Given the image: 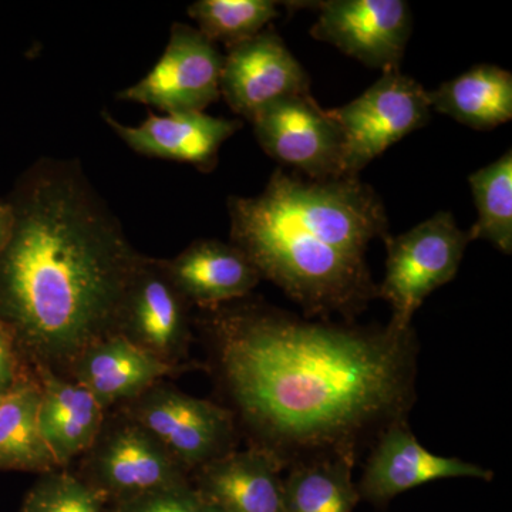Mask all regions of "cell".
Segmentation results:
<instances>
[{"label":"cell","mask_w":512,"mask_h":512,"mask_svg":"<svg viewBox=\"0 0 512 512\" xmlns=\"http://www.w3.org/2000/svg\"><path fill=\"white\" fill-rule=\"evenodd\" d=\"M211 311L229 396L282 467L303 457L355 461L362 440L406 420L416 394L413 328L316 322L264 305Z\"/></svg>","instance_id":"cell-1"},{"label":"cell","mask_w":512,"mask_h":512,"mask_svg":"<svg viewBox=\"0 0 512 512\" xmlns=\"http://www.w3.org/2000/svg\"><path fill=\"white\" fill-rule=\"evenodd\" d=\"M0 252V322L39 367L119 333L144 256L74 160L33 165Z\"/></svg>","instance_id":"cell-2"},{"label":"cell","mask_w":512,"mask_h":512,"mask_svg":"<svg viewBox=\"0 0 512 512\" xmlns=\"http://www.w3.org/2000/svg\"><path fill=\"white\" fill-rule=\"evenodd\" d=\"M231 244L308 316L350 319L377 298L366 254L389 237L382 198L357 177L313 181L276 168L256 197L228 200Z\"/></svg>","instance_id":"cell-3"},{"label":"cell","mask_w":512,"mask_h":512,"mask_svg":"<svg viewBox=\"0 0 512 512\" xmlns=\"http://www.w3.org/2000/svg\"><path fill=\"white\" fill-rule=\"evenodd\" d=\"M470 242L450 211L436 212L410 231L386 238V275L377 298L392 306L390 328L412 329L414 313L427 296L453 281Z\"/></svg>","instance_id":"cell-4"},{"label":"cell","mask_w":512,"mask_h":512,"mask_svg":"<svg viewBox=\"0 0 512 512\" xmlns=\"http://www.w3.org/2000/svg\"><path fill=\"white\" fill-rule=\"evenodd\" d=\"M429 92L400 69L383 76L346 106L329 110L345 140V177L357 174L430 120Z\"/></svg>","instance_id":"cell-5"},{"label":"cell","mask_w":512,"mask_h":512,"mask_svg":"<svg viewBox=\"0 0 512 512\" xmlns=\"http://www.w3.org/2000/svg\"><path fill=\"white\" fill-rule=\"evenodd\" d=\"M252 124L259 146L279 164L308 180L346 178L342 130L311 93L278 101Z\"/></svg>","instance_id":"cell-6"},{"label":"cell","mask_w":512,"mask_h":512,"mask_svg":"<svg viewBox=\"0 0 512 512\" xmlns=\"http://www.w3.org/2000/svg\"><path fill=\"white\" fill-rule=\"evenodd\" d=\"M224 55L200 30L174 23L163 56L140 82L117 94L164 113L204 111L221 97Z\"/></svg>","instance_id":"cell-7"},{"label":"cell","mask_w":512,"mask_h":512,"mask_svg":"<svg viewBox=\"0 0 512 512\" xmlns=\"http://www.w3.org/2000/svg\"><path fill=\"white\" fill-rule=\"evenodd\" d=\"M311 35L372 69H400L412 35V12L403 0H326Z\"/></svg>","instance_id":"cell-8"},{"label":"cell","mask_w":512,"mask_h":512,"mask_svg":"<svg viewBox=\"0 0 512 512\" xmlns=\"http://www.w3.org/2000/svg\"><path fill=\"white\" fill-rule=\"evenodd\" d=\"M309 84L301 62L271 26L224 55L221 97L251 123L278 101L309 93Z\"/></svg>","instance_id":"cell-9"},{"label":"cell","mask_w":512,"mask_h":512,"mask_svg":"<svg viewBox=\"0 0 512 512\" xmlns=\"http://www.w3.org/2000/svg\"><path fill=\"white\" fill-rule=\"evenodd\" d=\"M137 423L160 441L181 467L201 468L232 451V413L178 390L148 393L138 407Z\"/></svg>","instance_id":"cell-10"},{"label":"cell","mask_w":512,"mask_h":512,"mask_svg":"<svg viewBox=\"0 0 512 512\" xmlns=\"http://www.w3.org/2000/svg\"><path fill=\"white\" fill-rule=\"evenodd\" d=\"M494 473L461 458L441 457L421 446L407 420L390 424L375 446L357 484L360 500L382 507L413 488L448 478L491 481Z\"/></svg>","instance_id":"cell-11"},{"label":"cell","mask_w":512,"mask_h":512,"mask_svg":"<svg viewBox=\"0 0 512 512\" xmlns=\"http://www.w3.org/2000/svg\"><path fill=\"white\" fill-rule=\"evenodd\" d=\"M103 120L140 156L180 161L211 173L225 141L242 127L239 120L214 117L204 111L150 113L140 126H126L103 111Z\"/></svg>","instance_id":"cell-12"},{"label":"cell","mask_w":512,"mask_h":512,"mask_svg":"<svg viewBox=\"0 0 512 512\" xmlns=\"http://www.w3.org/2000/svg\"><path fill=\"white\" fill-rule=\"evenodd\" d=\"M187 306L163 261L144 256L124 302L119 333L174 365L190 338Z\"/></svg>","instance_id":"cell-13"},{"label":"cell","mask_w":512,"mask_h":512,"mask_svg":"<svg viewBox=\"0 0 512 512\" xmlns=\"http://www.w3.org/2000/svg\"><path fill=\"white\" fill-rule=\"evenodd\" d=\"M163 265L185 301L205 309L245 298L262 279L241 249L217 239L192 242Z\"/></svg>","instance_id":"cell-14"},{"label":"cell","mask_w":512,"mask_h":512,"mask_svg":"<svg viewBox=\"0 0 512 512\" xmlns=\"http://www.w3.org/2000/svg\"><path fill=\"white\" fill-rule=\"evenodd\" d=\"M282 464L268 451H231L201 467L198 488L221 512H286Z\"/></svg>","instance_id":"cell-15"},{"label":"cell","mask_w":512,"mask_h":512,"mask_svg":"<svg viewBox=\"0 0 512 512\" xmlns=\"http://www.w3.org/2000/svg\"><path fill=\"white\" fill-rule=\"evenodd\" d=\"M77 383L103 407L136 399L174 372L165 362L121 333L94 343L73 362Z\"/></svg>","instance_id":"cell-16"},{"label":"cell","mask_w":512,"mask_h":512,"mask_svg":"<svg viewBox=\"0 0 512 512\" xmlns=\"http://www.w3.org/2000/svg\"><path fill=\"white\" fill-rule=\"evenodd\" d=\"M96 470L107 490L128 500L185 484L183 467L138 423L111 433L97 453Z\"/></svg>","instance_id":"cell-17"},{"label":"cell","mask_w":512,"mask_h":512,"mask_svg":"<svg viewBox=\"0 0 512 512\" xmlns=\"http://www.w3.org/2000/svg\"><path fill=\"white\" fill-rule=\"evenodd\" d=\"M39 427L56 466L89 450L103 426V410L80 383L66 382L40 367Z\"/></svg>","instance_id":"cell-18"},{"label":"cell","mask_w":512,"mask_h":512,"mask_svg":"<svg viewBox=\"0 0 512 512\" xmlns=\"http://www.w3.org/2000/svg\"><path fill=\"white\" fill-rule=\"evenodd\" d=\"M431 110L457 123L488 131L512 119V74L495 64H477L429 92Z\"/></svg>","instance_id":"cell-19"},{"label":"cell","mask_w":512,"mask_h":512,"mask_svg":"<svg viewBox=\"0 0 512 512\" xmlns=\"http://www.w3.org/2000/svg\"><path fill=\"white\" fill-rule=\"evenodd\" d=\"M42 390L19 380L0 399V470L52 473L56 463L39 427Z\"/></svg>","instance_id":"cell-20"},{"label":"cell","mask_w":512,"mask_h":512,"mask_svg":"<svg viewBox=\"0 0 512 512\" xmlns=\"http://www.w3.org/2000/svg\"><path fill=\"white\" fill-rule=\"evenodd\" d=\"M353 463L342 457L318 458L292 466L284 480L286 512H353L360 501Z\"/></svg>","instance_id":"cell-21"},{"label":"cell","mask_w":512,"mask_h":512,"mask_svg":"<svg viewBox=\"0 0 512 512\" xmlns=\"http://www.w3.org/2000/svg\"><path fill=\"white\" fill-rule=\"evenodd\" d=\"M478 218L471 241L485 239L505 255L512 254V151L468 177Z\"/></svg>","instance_id":"cell-22"},{"label":"cell","mask_w":512,"mask_h":512,"mask_svg":"<svg viewBox=\"0 0 512 512\" xmlns=\"http://www.w3.org/2000/svg\"><path fill=\"white\" fill-rule=\"evenodd\" d=\"M278 6L274 0H198L188 15L208 40L229 49L269 28L279 18Z\"/></svg>","instance_id":"cell-23"},{"label":"cell","mask_w":512,"mask_h":512,"mask_svg":"<svg viewBox=\"0 0 512 512\" xmlns=\"http://www.w3.org/2000/svg\"><path fill=\"white\" fill-rule=\"evenodd\" d=\"M20 512H101L99 498L69 474H52L36 484Z\"/></svg>","instance_id":"cell-24"},{"label":"cell","mask_w":512,"mask_h":512,"mask_svg":"<svg viewBox=\"0 0 512 512\" xmlns=\"http://www.w3.org/2000/svg\"><path fill=\"white\" fill-rule=\"evenodd\" d=\"M121 512H221L198 490L187 484L175 485L131 498Z\"/></svg>","instance_id":"cell-25"},{"label":"cell","mask_w":512,"mask_h":512,"mask_svg":"<svg viewBox=\"0 0 512 512\" xmlns=\"http://www.w3.org/2000/svg\"><path fill=\"white\" fill-rule=\"evenodd\" d=\"M18 382L15 338L8 326L0 322V397L10 392Z\"/></svg>","instance_id":"cell-26"},{"label":"cell","mask_w":512,"mask_h":512,"mask_svg":"<svg viewBox=\"0 0 512 512\" xmlns=\"http://www.w3.org/2000/svg\"><path fill=\"white\" fill-rule=\"evenodd\" d=\"M0 399H2V397H0Z\"/></svg>","instance_id":"cell-27"}]
</instances>
